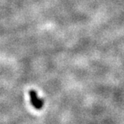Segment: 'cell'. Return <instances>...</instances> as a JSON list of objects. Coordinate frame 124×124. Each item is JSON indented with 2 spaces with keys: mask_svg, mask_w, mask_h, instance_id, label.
I'll use <instances>...</instances> for the list:
<instances>
[{
  "mask_svg": "<svg viewBox=\"0 0 124 124\" xmlns=\"http://www.w3.org/2000/svg\"><path fill=\"white\" fill-rule=\"evenodd\" d=\"M29 93L30 96L31 102L34 107L37 109L42 108L43 105V100H42L39 98L37 92L34 90H31V91H29Z\"/></svg>",
  "mask_w": 124,
  "mask_h": 124,
  "instance_id": "cell-1",
  "label": "cell"
}]
</instances>
